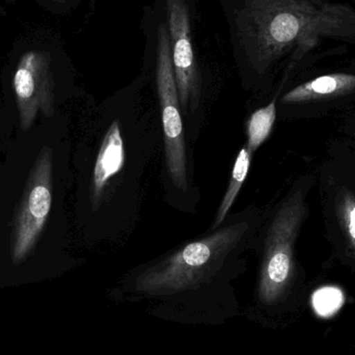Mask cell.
<instances>
[{"label":"cell","mask_w":355,"mask_h":355,"mask_svg":"<svg viewBox=\"0 0 355 355\" xmlns=\"http://www.w3.org/2000/svg\"><path fill=\"white\" fill-rule=\"evenodd\" d=\"M51 55L41 50L25 52L19 60L12 79L19 123L23 132L28 131L37 114L53 118L54 80Z\"/></svg>","instance_id":"6"},{"label":"cell","mask_w":355,"mask_h":355,"mask_svg":"<svg viewBox=\"0 0 355 355\" xmlns=\"http://www.w3.org/2000/svg\"><path fill=\"white\" fill-rule=\"evenodd\" d=\"M53 191V152L44 146L27 177L12 218L10 262L20 266L33 254L47 225Z\"/></svg>","instance_id":"4"},{"label":"cell","mask_w":355,"mask_h":355,"mask_svg":"<svg viewBox=\"0 0 355 355\" xmlns=\"http://www.w3.org/2000/svg\"><path fill=\"white\" fill-rule=\"evenodd\" d=\"M252 153L244 146L236 158L234 164L233 171H232L231 178H230L229 186L227 191L221 200L220 206L217 210L216 216L211 225V231L218 229L227 218L232 206L235 202L246 178L250 172V166H252Z\"/></svg>","instance_id":"10"},{"label":"cell","mask_w":355,"mask_h":355,"mask_svg":"<svg viewBox=\"0 0 355 355\" xmlns=\"http://www.w3.org/2000/svg\"><path fill=\"white\" fill-rule=\"evenodd\" d=\"M248 214L230 219L205 237L193 240L144 269L135 289L150 295H170L200 287L248 248L252 236Z\"/></svg>","instance_id":"2"},{"label":"cell","mask_w":355,"mask_h":355,"mask_svg":"<svg viewBox=\"0 0 355 355\" xmlns=\"http://www.w3.org/2000/svg\"><path fill=\"white\" fill-rule=\"evenodd\" d=\"M277 120V103L275 100L259 108L248 119L245 125L248 143L246 147L252 153H254L266 141L272 131L273 125Z\"/></svg>","instance_id":"11"},{"label":"cell","mask_w":355,"mask_h":355,"mask_svg":"<svg viewBox=\"0 0 355 355\" xmlns=\"http://www.w3.org/2000/svg\"><path fill=\"white\" fill-rule=\"evenodd\" d=\"M126 160V146L122 126L118 120L112 123L104 135L96 157L92 176L89 198L94 210L103 202L104 194L110 183L122 172Z\"/></svg>","instance_id":"8"},{"label":"cell","mask_w":355,"mask_h":355,"mask_svg":"<svg viewBox=\"0 0 355 355\" xmlns=\"http://www.w3.org/2000/svg\"><path fill=\"white\" fill-rule=\"evenodd\" d=\"M227 15L236 49L264 73L294 47L321 40L355 43V10L333 0H229Z\"/></svg>","instance_id":"1"},{"label":"cell","mask_w":355,"mask_h":355,"mask_svg":"<svg viewBox=\"0 0 355 355\" xmlns=\"http://www.w3.org/2000/svg\"><path fill=\"white\" fill-rule=\"evenodd\" d=\"M337 215L349 250L355 256V194L344 190L337 198Z\"/></svg>","instance_id":"12"},{"label":"cell","mask_w":355,"mask_h":355,"mask_svg":"<svg viewBox=\"0 0 355 355\" xmlns=\"http://www.w3.org/2000/svg\"><path fill=\"white\" fill-rule=\"evenodd\" d=\"M155 73L162 112L166 170L173 185L180 191L186 192L189 184L185 135L171 55L170 39L164 21L159 23L156 31Z\"/></svg>","instance_id":"5"},{"label":"cell","mask_w":355,"mask_h":355,"mask_svg":"<svg viewBox=\"0 0 355 355\" xmlns=\"http://www.w3.org/2000/svg\"><path fill=\"white\" fill-rule=\"evenodd\" d=\"M355 89V75L345 73L323 75L294 87L284 96L283 103L294 104L331 96L342 95Z\"/></svg>","instance_id":"9"},{"label":"cell","mask_w":355,"mask_h":355,"mask_svg":"<svg viewBox=\"0 0 355 355\" xmlns=\"http://www.w3.org/2000/svg\"><path fill=\"white\" fill-rule=\"evenodd\" d=\"M352 355H355V354H352Z\"/></svg>","instance_id":"14"},{"label":"cell","mask_w":355,"mask_h":355,"mask_svg":"<svg viewBox=\"0 0 355 355\" xmlns=\"http://www.w3.org/2000/svg\"><path fill=\"white\" fill-rule=\"evenodd\" d=\"M166 16L180 106L184 112L188 107L194 110L200 100V85L187 0H166Z\"/></svg>","instance_id":"7"},{"label":"cell","mask_w":355,"mask_h":355,"mask_svg":"<svg viewBox=\"0 0 355 355\" xmlns=\"http://www.w3.org/2000/svg\"><path fill=\"white\" fill-rule=\"evenodd\" d=\"M306 208L300 191L288 196L273 216L265 238L258 296L265 306H279L293 293L296 279L294 243Z\"/></svg>","instance_id":"3"},{"label":"cell","mask_w":355,"mask_h":355,"mask_svg":"<svg viewBox=\"0 0 355 355\" xmlns=\"http://www.w3.org/2000/svg\"><path fill=\"white\" fill-rule=\"evenodd\" d=\"M343 302V293L338 288H321L312 296L313 308L321 317L333 316L340 310Z\"/></svg>","instance_id":"13"}]
</instances>
